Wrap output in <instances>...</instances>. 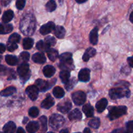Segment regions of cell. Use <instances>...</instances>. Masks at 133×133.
Here are the masks:
<instances>
[{
    "label": "cell",
    "mask_w": 133,
    "mask_h": 133,
    "mask_svg": "<svg viewBox=\"0 0 133 133\" xmlns=\"http://www.w3.org/2000/svg\"><path fill=\"white\" fill-rule=\"evenodd\" d=\"M70 72L68 70H62L60 72V78L64 83H66L70 80Z\"/></svg>",
    "instance_id": "1f68e13d"
},
{
    "label": "cell",
    "mask_w": 133,
    "mask_h": 133,
    "mask_svg": "<svg viewBox=\"0 0 133 133\" xmlns=\"http://www.w3.org/2000/svg\"><path fill=\"white\" fill-rule=\"evenodd\" d=\"M45 42L49 46H52L55 45L56 44V40L53 37L51 36H48L47 37L45 38Z\"/></svg>",
    "instance_id": "ab89813d"
},
{
    "label": "cell",
    "mask_w": 133,
    "mask_h": 133,
    "mask_svg": "<svg viewBox=\"0 0 133 133\" xmlns=\"http://www.w3.org/2000/svg\"><path fill=\"white\" fill-rule=\"evenodd\" d=\"M96 54V50L94 48H88L84 52L83 56V59L84 61H88L90 58L94 57Z\"/></svg>",
    "instance_id": "44dd1931"
},
{
    "label": "cell",
    "mask_w": 133,
    "mask_h": 133,
    "mask_svg": "<svg viewBox=\"0 0 133 133\" xmlns=\"http://www.w3.org/2000/svg\"><path fill=\"white\" fill-rule=\"evenodd\" d=\"M65 123V119L61 115L58 113H54L51 116L49 119V125L53 130H58L62 127Z\"/></svg>",
    "instance_id": "277c9868"
},
{
    "label": "cell",
    "mask_w": 133,
    "mask_h": 133,
    "mask_svg": "<svg viewBox=\"0 0 133 133\" xmlns=\"http://www.w3.org/2000/svg\"><path fill=\"white\" fill-rule=\"evenodd\" d=\"M78 78L81 82H88L90 80V70L87 68L81 69L79 72V75H78Z\"/></svg>",
    "instance_id": "7c38bea8"
},
{
    "label": "cell",
    "mask_w": 133,
    "mask_h": 133,
    "mask_svg": "<svg viewBox=\"0 0 133 133\" xmlns=\"http://www.w3.org/2000/svg\"><path fill=\"white\" fill-rule=\"evenodd\" d=\"M17 72H18V74L20 76V78L23 81V83H24V82L27 81L31 76L29 66V64L26 62H23V63L19 65V66L17 69Z\"/></svg>",
    "instance_id": "5b68a950"
},
{
    "label": "cell",
    "mask_w": 133,
    "mask_h": 133,
    "mask_svg": "<svg viewBox=\"0 0 133 133\" xmlns=\"http://www.w3.org/2000/svg\"><path fill=\"white\" fill-rule=\"evenodd\" d=\"M54 99L52 98L50 94H48L46 98L42 102L41 107H42L43 108H45V109H49L54 105Z\"/></svg>",
    "instance_id": "4fadbf2b"
},
{
    "label": "cell",
    "mask_w": 133,
    "mask_h": 133,
    "mask_svg": "<svg viewBox=\"0 0 133 133\" xmlns=\"http://www.w3.org/2000/svg\"><path fill=\"white\" fill-rule=\"evenodd\" d=\"M39 114V110L38 109L37 107H31L29 110V115L32 117H36L38 116Z\"/></svg>",
    "instance_id": "74e56055"
},
{
    "label": "cell",
    "mask_w": 133,
    "mask_h": 133,
    "mask_svg": "<svg viewBox=\"0 0 133 133\" xmlns=\"http://www.w3.org/2000/svg\"><path fill=\"white\" fill-rule=\"evenodd\" d=\"M5 61L10 66L16 65L18 63V58L16 56H12V55H6L5 56Z\"/></svg>",
    "instance_id": "4dcf8cb0"
},
{
    "label": "cell",
    "mask_w": 133,
    "mask_h": 133,
    "mask_svg": "<svg viewBox=\"0 0 133 133\" xmlns=\"http://www.w3.org/2000/svg\"><path fill=\"white\" fill-rule=\"evenodd\" d=\"M25 92L31 100H35L37 99L38 95L39 89L35 85H33V86H30L27 87L25 89Z\"/></svg>",
    "instance_id": "ba28073f"
},
{
    "label": "cell",
    "mask_w": 133,
    "mask_h": 133,
    "mask_svg": "<svg viewBox=\"0 0 133 133\" xmlns=\"http://www.w3.org/2000/svg\"><path fill=\"white\" fill-rule=\"evenodd\" d=\"M88 126L93 129H98L100 126V119L98 117H95L88 122Z\"/></svg>",
    "instance_id": "836d02e7"
},
{
    "label": "cell",
    "mask_w": 133,
    "mask_h": 133,
    "mask_svg": "<svg viewBox=\"0 0 133 133\" xmlns=\"http://www.w3.org/2000/svg\"><path fill=\"white\" fill-rule=\"evenodd\" d=\"M16 124L13 121H9L4 125L3 130L5 133H14L16 131Z\"/></svg>",
    "instance_id": "d6986e66"
},
{
    "label": "cell",
    "mask_w": 133,
    "mask_h": 133,
    "mask_svg": "<svg viewBox=\"0 0 133 133\" xmlns=\"http://www.w3.org/2000/svg\"><path fill=\"white\" fill-rule=\"evenodd\" d=\"M56 8H57V4L54 0H49L45 5V9L48 12L54 11Z\"/></svg>",
    "instance_id": "e575fe53"
},
{
    "label": "cell",
    "mask_w": 133,
    "mask_h": 133,
    "mask_svg": "<svg viewBox=\"0 0 133 133\" xmlns=\"http://www.w3.org/2000/svg\"><path fill=\"white\" fill-rule=\"evenodd\" d=\"M108 104V100L107 99H105V98H103L101 100H99L97 103H96V107L97 108V112L101 113V112H103L105 110V108H107Z\"/></svg>",
    "instance_id": "ac0fdd59"
},
{
    "label": "cell",
    "mask_w": 133,
    "mask_h": 133,
    "mask_svg": "<svg viewBox=\"0 0 133 133\" xmlns=\"http://www.w3.org/2000/svg\"><path fill=\"white\" fill-rule=\"evenodd\" d=\"M30 57V54L27 52H23L20 53V58L24 62H27L29 61Z\"/></svg>",
    "instance_id": "ee69618b"
},
{
    "label": "cell",
    "mask_w": 133,
    "mask_h": 133,
    "mask_svg": "<svg viewBox=\"0 0 133 133\" xmlns=\"http://www.w3.org/2000/svg\"><path fill=\"white\" fill-rule=\"evenodd\" d=\"M40 125L37 121H31L26 126V130L29 133H35L38 130Z\"/></svg>",
    "instance_id": "5bb4252c"
},
{
    "label": "cell",
    "mask_w": 133,
    "mask_h": 133,
    "mask_svg": "<svg viewBox=\"0 0 133 133\" xmlns=\"http://www.w3.org/2000/svg\"><path fill=\"white\" fill-rule=\"evenodd\" d=\"M54 35L57 37L58 39H63L65 37V34H66V30L64 28V27L61 26H57L55 27L54 31Z\"/></svg>",
    "instance_id": "7402d4cb"
},
{
    "label": "cell",
    "mask_w": 133,
    "mask_h": 133,
    "mask_svg": "<svg viewBox=\"0 0 133 133\" xmlns=\"http://www.w3.org/2000/svg\"><path fill=\"white\" fill-rule=\"evenodd\" d=\"M16 133H25L24 129L22 127H19L16 130Z\"/></svg>",
    "instance_id": "681fc988"
},
{
    "label": "cell",
    "mask_w": 133,
    "mask_h": 133,
    "mask_svg": "<svg viewBox=\"0 0 133 133\" xmlns=\"http://www.w3.org/2000/svg\"><path fill=\"white\" fill-rule=\"evenodd\" d=\"M11 0H1V5L3 6H6L9 4V3L10 2Z\"/></svg>",
    "instance_id": "7dc6e473"
},
{
    "label": "cell",
    "mask_w": 133,
    "mask_h": 133,
    "mask_svg": "<svg viewBox=\"0 0 133 133\" xmlns=\"http://www.w3.org/2000/svg\"><path fill=\"white\" fill-rule=\"evenodd\" d=\"M82 113L79 109L75 108L68 114V118L70 121L81 120L82 119Z\"/></svg>",
    "instance_id": "2e32d148"
},
{
    "label": "cell",
    "mask_w": 133,
    "mask_h": 133,
    "mask_svg": "<svg viewBox=\"0 0 133 133\" xmlns=\"http://www.w3.org/2000/svg\"><path fill=\"white\" fill-rule=\"evenodd\" d=\"M78 3H83L86 2L87 0H75Z\"/></svg>",
    "instance_id": "db71d44e"
},
{
    "label": "cell",
    "mask_w": 133,
    "mask_h": 133,
    "mask_svg": "<svg viewBox=\"0 0 133 133\" xmlns=\"http://www.w3.org/2000/svg\"><path fill=\"white\" fill-rule=\"evenodd\" d=\"M77 82V80L75 79V78L70 79L68 82H66V83H65V87H66V89L68 91H70V90L72 89L74 87V86L76 85Z\"/></svg>",
    "instance_id": "d590c367"
},
{
    "label": "cell",
    "mask_w": 133,
    "mask_h": 133,
    "mask_svg": "<svg viewBox=\"0 0 133 133\" xmlns=\"http://www.w3.org/2000/svg\"><path fill=\"white\" fill-rule=\"evenodd\" d=\"M127 61H128L129 65L131 67L133 68V56L132 57H130L127 58Z\"/></svg>",
    "instance_id": "bcb514c9"
},
{
    "label": "cell",
    "mask_w": 133,
    "mask_h": 133,
    "mask_svg": "<svg viewBox=\"0 0 133 133\" xmlns=\"http://www.w3.org/2000/svg\"><path fill=\"white\" fill-rule=\"evenodd\" d=\"M83 133H92V132H91L90 130L88 128H85L84 131H83Z\"/></svg>",
    "instance_id": "816d5d0a"
},
{
    "label": "cell",
    "mask_w": 133,
    "mask_h": 133,
    "mask_svg": "<svg viewBox=\"0 0 133 133\" xmlns=\"http://www.w3.org/2000/svg\"><path fill=\"white\" fill-rule=\"evenodd\" d=\"M34 44L33 39L31 38H25L23 40V47L25 50H29L32 47Z\"/></svg>",
    "instance_id": "f546056e"
},
{
    "label": "cell",
    "mask_w": 133,
    "mask_h": 133,
    "mask_svg": "<svg viewBox=\"0 0 133 133\" xmlns=\"http://www.w3.org/2000/svg\"><path fill=\"white\" fill-rule=\"evenodd\" d=\"M19 29L25 35H32L36 29V20L31 13H27L22 18Z\"/></svg>",
    "instance_id": "6da1fadb"
},
{
    "label": "cell",
    "mask_w": 133,
    "mask_h": 133,
    "mask_svg": "<svg viewBox=\"0 0 133 133\" xmlns=\"http://www.w3.org/2000/svg\"><path fill=\"white\" fill-rule=\"evenodd\" d=\"M83 111L85 113L87 117H91L92 116H94V108L92 106V105H90V104H87L83 106Z\"/></svg>",
    "instance_id": "cb8c5ba5"
},
{
    "label": "cell",
    "mask_w": 133,
    "mask_h": 133,
    "mask_svg": "<svg viewBox=\"0 0 133 133\" xmlns=\"http://www.w3.org/2000/svg\"><path fill=\"white\" fill-rule=\"evenodd\" d=\"M127 111V107L125 106H118L110 107L109 109V118L110 120L116 119L119 117H122L123 115L126 114Z\"/></svg>",
    "instance_id": "3957f363"
},
{
    "label": "cell",
    "mask_w": 133,
    "mask_h": 133,
    "mask_svg": "<svg viewBox=\"0 0 133 133\" xmlns=\"http://www.w3.org/2000/svg\"><path fill=\"white\" fill-rule=\"evenodd\" d=\"M48 56L49 59L52 61H55L58 57V52L57 50L54 48H49L47 52Z\"/></svg>",
    "instance_id": "484cf974"
},
{
    "label": "cell",
    "mask_w": 133,
    "mask_h": 133,
    "mask_svg": "<svg viewBox=\"0 0 133 133\" xmlns=\"http://www.w3.org/2000/svg\"><path fill=\"white\" fill-rule=\"evenodd\" d=\"M55 69L52 65H46L43 69V73L47 78H51L53 76L55 73Z\"/></svg>",
    "instance_id": "ffe728a7"
},
{
    "label": "cell",
    "mask_w": 133,
    "mask_h": 133,
    "mask_svg": "<svg viewBox=\"0 0 133 133\" xmlns=\"http://www.w3.org/2000/svg\"><path fill=\"white\" fill-rule=\"evenodd\" d=\"M5 46L3 44L1 43V44H0V51H1V53H3L4 52H5Z\"/></svg>",
    "instance_id": "c3c4849f"
},
{
    "label": "cell",
    "mask_w": 133,
    "mask_h": 133,
    "mask_svg": "<svg viewBox=\"0 0 133 133\" xmlns=\"http://www.w3.org/2000/svg\"><path fill=\"white\" fill-rule=\"evenodd\" d=\"M58 66H59L60 69H62V70L70 71L74 69V60H73V59H70L66 60V61H60Z\"/></svg>",
    "instance_id": "30bf717a"
},
{
    "label": "cell",
    "mask_w": 133,
    "mask_h": 133,
    "mask_svg": "<svg viewBox=\"0 0 133 133\" xmlns=\"http://www.w3.org/2000/svg\"><path fill=\"white\" fill-rule=\"evenodd\" d=\"M13 17H14V13L12 10H6L3 13V15L2 16V20L4 23H8L12 20Z\"/></svg>",
    "instance_id": "d4e9b609"
},
{
    "label": "cell",
    "mask_w": 133,
    "mask_h": 133,
    "mask_svg": "<svg viewBox=\"0 0 133 133\" xmlns=\"http://www.w3.org/2000/svg\"><path fill=\"white\" fill-rule=\"evenodd\" d=\"M55 80L54 82H48V81H45L44 80L42 79H38L36 80L35 82V86L38 88L39 91H45L50 89V87L55 84Z\"/></svg>",
    "instance_id": "52a82bcc"
},
{
    "label": "cell",
    "mask_w": 133,
    "mask_h": 133,
    "mask_svg": "<svg viewBox=\"0 0 133 133\" xmlns=\"http://www.w3.org/2000/svg\"><path fill=\"white\" fill-rule=\"evenodd\" d=\"M109 96L112 100L121 99L123 97H129L131 91L127 87H114L109 90Z\"/></svg>",
    "instance_id": "7a4b0ae2"
},
{
    "label": "cell",
    "mask_w": 133,
    "mask_h": 133,
    "mask_svg": "<svg viewBox=\"0 0 133 133\" xmlns=\"http://www.w3.org/2000/svg\"><path fill=\"white\" fill-rule=\"evenodd\" d=\"M32 61L35 63L39 64H42L46 61V57L45 55L41 52H38V53H35L32 57Z\"/></svg>",
    "instance_id": "9a60e30c"
},
{
    "label": "cell",
    "mask_w": 133,
    "mask_h": 133,
    "mask_svg": "<svg viewBox=\"0 0 133 133\" xmlns=\"http://www.w3.org/2000/svg\"><path fill=\"white\" fill-rule=\"evenodd\" d=\"M89 39L91 44H94V45L97 44V42H98V29L97 27H94L91 31L90 33Z\"/></svg>",
    "instance_id": "e0dca14e"
},
{
    "label": "cell",
    "mask_w": 133,
    "mask_h": 133,
    "mask_svg": "<svg viewBox=\"0 0 133 133\" xmlns=\"http://www.w3.org/2000/svg\"><path fill=\"white\" fill-rule=\"evenodd\" d=\"M39 121L40 124V133H45L48 130V120L45 116H42L39 118Z\"/></svg>",
    "instance_id": "603a6c76"
},
{
    "label": "cell",
    "mask_w": 133,
    "mask_h": 133,
    "mask_svg": "<svg viewBox=\"0 0 133 133\" xmlns=\"http://www.w3.org/2000/svg\"><path fill=\"white\" fill-rule=\"evenodd\" d=\"M48 133H55V132H48Z\"/></svg>",
    "instance_id": "9f6ffc18"
},
{
    "label": "cell",
    "mask_w": 133,
    "mask_h": 133,
    "mask_svg": "<svg viewBox=\"0 0 133 133\" xmlns=\"http://www.w3.org/2000/svg\"><path fill=\"white\" fill-rule=\"evenodd\" d=\"M25 5V0H17L16 3L17 9L19 10H22L24 8Z\"/></svg>",
    "instance_id": "7bdbcfd3"
},
{
    "label": "cell",
    "mask_w": 133,
    "mask_h": 133,
    "mask_svg": "<svg viewBox=\"0 0 133 133\" xmlns=\"http://www.w3.org/2000/svg\"><path fill=\"white\" fill-rule=\"evenodd\" d=\"M36 46L39 51H42V52H48V50L50 48V46L44 40H39L36 43Z\"/></svg>",
    "instance_id": "4316f807"
},
{
    "label": "cell",
    "mask_w": 133,
    "mask_h": 133,
    "mask_svg": "<svg viewBox=\"0 0 133 133\" xmlns=\"http://www.w3.org/2000/svg\"><path fill=\"white\" fill-rule=\"evenodd\" d=\"M71 106L72 105L70 100H64L57 105V110L63 113H67L71 110Z\"/></svg>",
    "instance_id": "9c48e42d"
},
{
    "label": "cell",
    "mask_w": 133,
    "mask_h": 133,
    "mask_svg": "<svg viewBox=\"0 0 133 133\" xmlns=\"http://www.w3.org/2000/svg\"><path fill=\"white\" fill-rule=\"evenodd\" d=\"M111 133H126V130L123 128H120V129H115Z\"/></svg>",
    "instance_id": "f6af8a7d"
},
{
    "label": "cell",
    "mask_w": 133,
    "mask_h": 133,
    "mask_svg": "<svg viewBox=\"0 0 133 133\" xmlns=\"http://www.w3.org/2000/svg\"><path fill=\"white\" fill-rule=\"evenodd\" d=\"M126 133H132L133 132V120L129 121L126 124Z\"/></svg>",
    "instance_id": "b9f144b4"
},
{
    "label": "cell",
    "mask_w": 133,
    "mask_h": 133,
    "mask_svg": "<svg viewBox=\"0 0 133 133\" xmlns=\"http://www.w3.org/2000/svg\"><path fill=\"white\" fill-rule=\"evenodd\" d=\"M1 133H5V132H1Z\"/></svg>",
    "instance_id": "6f0895ef"
},
{
    "label": "cell",
    "mask_w": 133,
    "mask_h": 133,
    "mask_svg": "<svg viewBox=\"0 0 133 133\" xmlns=\"http://www.w3.org/2000/svg\"><path fill=\"white\" fill-rule=\"evenodd\" d=\"M53 93L54 95V96L56 98H58V99H61V98H62L64 96V89L62 87H59V86L54 87V89L53 90Z\"/></svg>",
    "instance_id": "f1b7e54d"
},
{
    "label": "cell",
    "mask_w": 133,
    "mask_h": 133,
    "mask_svg": "<svg viewBox=\"0 0 133 133\" xmlns=\"http://www.w3.org/2000/svg\"><path fill=\"white\" fill-rule=\"evenodd\" d=\"M129 20H130V21H131V22L133 23V11L131 13V14H130Z\"/></svg>",
    "instance_id": "f5cc1de1"
},
{
    "label": "cell",
    "mask_w": 133,
    "mask_h": 133,
    "mask_svg": "<svg viewBox=\"0 0 133 133\" xmlns=\"http://www.w3.org/2000/svg\"><path fill=\"white\" fill-rule=\"evenodd\" d=\"M16 91V89L14 87H9L1 91V95L3 96H8L12 95Z\"/></svg>",
    "instance_id": "d6a6232c"
},
{
    "label": "cell",
    "mask_w": 133,
    "mask_h": 133,
    "mask_svg": "<svg viewBox=\"0 0 133 133\" xmlns=\"http://www.w3.org/2000/svg\"><path fill=\"white\" fill-rule=\"evenodd\" d=\"M60 133H69V130L68 129H62L60 131Z\"/></svg>",
    "instance_id": "f907efd6"
},
{
    "label": "cell",
    "mask_w": 133,
    "mask_h": 133,
    "mask_svg": "<svg viewBox=\"0 0 133 133\" xmlns=\"http://www.w3.org/2000/svg\"><path fill=\"white\" fill-rule=\"evenodd\" d=\"M75 133H81V132H75Z\"/></svg>",
    "instance_id": "680465c9"
},
{
    "label": "cell",
    "mask_w": 133,
    "mask_h": 133,
    "mask_svg": "<svg viewBox=\"0 0 133 133\" xmlns=\"http://www.w3.org/2000/svg\"><path fill=\"white\" fill-rule=\"evenodd\" d=\"M55 26V23L52 22H48L45 24L43 25L40 29V33L43 35H45L47 34H49L52 31H54Z\"/></svg>",
    "instance_id": "8fae6325"
},
{
    "label": "cell",
    "mask_w": 133,
    "mask_h": 133,
    "mask_svg": "<svg viewBox=\"0 0 133 133\" xmlns=\"http://www.w3.org/2000/svg\"><path fill=\"white\" fill-rule=\"evenodd\" d=\"M21 39L20 35L18 33H14L12 34L9 38V42L10 43H19V40Z\"/></svg>",
    "instance_id": "8d00e7d4"
},
{
    "label": "cell",
    "mask_w": 133,
    "mask_h": 133,
    "mask_svg": "<svg viewBox=\"0 0 133 133\" xmlns=\"http://www.w3.org/2000/svg\"><path fill=\"white\" fill-rule=\"evenodd\" d=\"M70 59H72V54L70 52H65V53H62L59 57L60 61H66V60Z\"/></svg>",
    "instance_id": "f35d334b"
},
{
    "label": "cell",
    "mask_w": 133,
    "mask_h": 133,
    "mask_svg": "<svg viewBox=\"0 0 133 133\" xmlns=\"http://www.w3.org/2000/svg\"><path fill=\"white\" fill-rule=\"evenodd\" d=\"M27 121H28V118H27V117H24V119H23V123L25 124V122H27Z\"/></svg>",
    "instance_id": "11a10c76"
},
{
    "label": "cell",
    "mask_w": 133,
    "mask_h": 133,
    "mask_svg": "<svg viewBox=\"0 0 133 133\" xmlns=\"http://www.w3.org/2000/svg\"><path fill=\"white\" fill-rule=\"evenodd\" d=\"M13 29V27L11 24L9 23H1V35L3 34H8L11 32Z\"/></svg>",
    "instance_id": "83f0119b"
},
{
    "label": "cell",
    "mask_w": 133,
    "mask_h": 133,
    "mask_svg": "<svg viewBox=\"0 0 133 133\" xmlns=\"http://www.w3.org/2000/svg\"><path fill=\"white\" fill-rule=\"evenodd\" d=\"M72 100L76 105H82L87 100V95L85 93L81 91H78L71 95Z\"/></svg>",
    "instance_id": "8992f818"
},
{
    "label": "cell",
    "mask_w": 133,
    "mask_h": 133,
    "mask_svg": "<svg viewBox=\"0 0 133 133\" xmlns=\"http://www.w3.org/2000/svg\"><path fill=\"white\" fill-rule=\"evenodd\" d=\"M6 48L9 52H14L16 49L18 48V45L16 44V43H10L8 41L7 44H6Z\"/></svg>",
    "instance_id": "60d3db41"
}]
</instances>
